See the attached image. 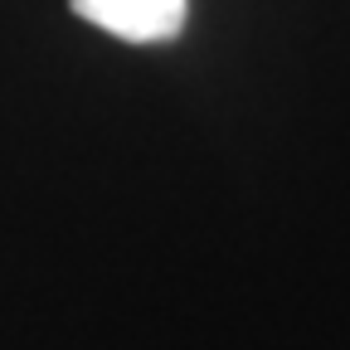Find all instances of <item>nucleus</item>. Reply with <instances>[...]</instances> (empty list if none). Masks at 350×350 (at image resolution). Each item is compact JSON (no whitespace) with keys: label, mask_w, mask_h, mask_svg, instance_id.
Returning a JSON list of instances; mask_svg holds the SVG:
<instances>
[{"label":"nucleus","mask_w":350,"mask_h":350,"mask_svg":"<svg viewBox=\"0 0 350 350\" xmlns=\"http://www.w3.org/2000/svg\"><path fill=\"white\" fill-rule=\"evenodd\" d=\"M73 15L126 44H165L185 29L190 0H68Z\"/></svg>","instance_id":"nucleus-1"}]
</instances>
